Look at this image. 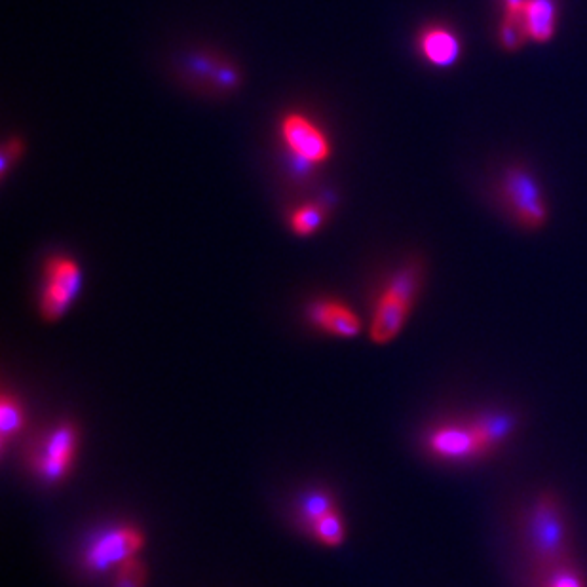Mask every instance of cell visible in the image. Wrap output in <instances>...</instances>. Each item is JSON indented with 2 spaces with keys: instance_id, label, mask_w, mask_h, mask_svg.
Wrapping results in <instances>:
<instances>
[{
  "instance_id": "19",
  "label": "cell",
  "mask_w": 587,
  "mask_h": 587,
  "mask_svg": "<svg viewBox=\"0 0 587 587\" xmlns=\"http://www.w3.org/2000/svg\"><path fill=\"white\" fill-rule=\"evenodd\" d=\"M19 152H21V145H19V141H16V139L10 141V143H6L2 147V175H6L8 166L14 164V160L18 158Z\"/></svg>"
},
{
  "instance_id": "12",
  "label": "cell",
  "mask_w": 587,
  "mask_h": 587,
  "mask_svg": "<svg viewBox=\"0 0 587 587\" xmlns=\"http://www.w3.org/2000/svg\"><path fill=\"white\" fill-rule=\"evenodd\" d=\"M536 587H587L586 576L576 565V561H569L546 570L532 578Z\"/></svg>"
},
{
  "instance_id": "5",
  "label": "cell",
  "mask_w": 587,
  "mask_h": 587,
  "mask_svg": "<svg viewBox=\"0 0 587 587\" xmlns=\"http://www.w3.org/2000/svg\"><path fill=\"white\" fill-rule=\"evenodd\" d=\"M82 285V270L71 257L57 255L44 266L40 314L46 322L61 320L75 303Z\"/></svg>"
},
{
  "instance_id": "13",
  "label": "cell",
  "mask_w": 587,
  "mask_h": 587,
  "mask_svg": "<svg viewBox=\"0 0 587 587\" xmlns=\"http://www.w3.org/2000/svg\"><path fill=\"white\" fill-rule=\"evenodd\" d=\"M310 529L314 532V536L322 542L323 546L327 548H337L344 542V523H342V517L339 512L333 508L327 513H323L320 519H316Z\"/></svg>"
},
{
  "instance_id": "8",
  "label": "cell",
  "mask_w": 587,
  "mask_h": 587,
  "mask_svg": "<svg viewBox=\"0 0 587 587\" xmlns=\"http://www.w3.org/2000/svg\"><path fill=\"white\" fill-rule=\"evenodd\" d=\"M78 447L75 426L63 424L46 437L37 456V472L46 481H59L71 470Z\"/></svg>"
},
{
  "instance_id": "15",
  "label": "cell",
  "mask_w": 587,
  "mask_h": 587,
  "mask_svg": "<svg viewBox=\"0 0 587 587\" xmlns=\"http://www.w3.org/2000/svg\"><path fill=\"white\" fill-rule=\"evenodd\" d=\"M325 221V209L318 204H306L291 213L289 225L297 236H312L322 228Z\"/></svg>"
},
{
  "instance_id": "20",
  "label": "cell",
  "mask_w": 587,
  "mask_h": 587,
  "mask_svg": "<svg viewBox=\"0 0 587 587\" xmlns=\"http://www.w3.org/2000/svg\"><path fill=\"white\" fill-rule=\"evenodd\" d=\"M500 2H502V16H521L529 0H500Z\"/></svg>"
},
{
  "instance_id": "7",
  "label": "cell",
  "mask_w": 587,
  "mask_h": 587,
  "mask_svg": "<svg viewBox=\"0 0 587 587\" xmlns=\"http://www.w3.org/2000/svg\"><path fill=\"white\" fill-rule=\"evenodd\" d=\"M280 132L285 147L304 166H318L331 156V143L327 135L304 114H287Z\"/></svg>"
},
{
  "instance_id": "11",
  "label": "cell",
  "mask_w": 587,
  "mask_h": 587,
  "mask_svg": "<svg viewBox=\"0 0 587 587\" xmlns=\"http://www.w3.org/2000/svg\"><path fill=\"white\" fill-rule=\"evenodd\" d=\"M521 19L531 42L548 44L559 27V0H529Z\"/></svg>"
},
{
  "instance_id": "16",
  "label": "cell",
  "mask_w": 587,
  "mask_h": 587,
  "mask_svg": "<svg viewBox=\"0 0 587 587\" xmlns=\"http://www.w3.org/2000/svg\"><path fill=\"white\" fill-rule=\"evenodd\" d=\"M25 424V417H23V409L18 403V399L12 398L10 394H2V401H0V434L2 439H10L14 434H18L19 430Z\"/></svg>"
},
{
  "instance_id": "9",
  "label": "cell",
  "mask_w": 587,
  "mask_h": 587,
  "mask_svg": "<svg viewBox=\"0 0 587 587\" xmlns=\"http://www.w3.org/2000/svg\"><path fill=\"white\" fill-rule=\"evenodd\" d=\"M418 52L436 69H451L460 61L464 44L453 27L445 23L426 25L417 38Z\"/></svg>"
},
{
  "instance_id": "10",
  "label": "cell",
  "mask_w": 587,
  "mask_h": 587,
  "mask_svg": "<svg viewBox=\"0 0 587 587\" xmlns=\"http://www.w3.org/2000/svg\"><path fill=\"white\" fill-rule=\"evenodd\" d=\"M308 320L329 335L352 339L361 333L358 314L339 301H318L308 308Z\"/></svg>"
},
{
  "instance_id": "18",
  "label": "cell",
  "mask_w": 587,
  "mask_h": 587,
  "mask_svg": "<svg viewBox=\"0 0 587 587\" xmlns=\"http://www.w3.org/2000/svg\"><path fill=\"white\" fill-rule=\"evenodd\" d=\"M329 510H333V506L325 494H310L304 502V513H306V519L310 525Z\"/></svg>"
},
{
  "instance_id": "2",
  "label": "cell",
  "mask_w": 587,
  "mask_h": 587,
  "mask_svg": "<svg viewBox=\"0 0 587 587\" xmlns=\"http://www.w3.org/2000/svg\"><path fill=\"white\" fill-rule=\"evenodd\" d=\"M424 274V265L418 259H411L399 266L384 284L369 327L371 341L375 344H388L403 331L422 291Z\"/></svg>"
},
{
  "instance_id": "4",
  "label": "cell",
  "mask_w": 587,
  "mask_h": 587,
  "mask_svg": "<svg viewBox=\"0 0 587 587\" xmlns=\"http://www.w3.org/2000/svg\"><path fill=\"white\" fill-rule=\"evenodd\" d=\"M496 198L500 208L517 227L529 232L546 227L550 221V204L536 175L521 164L508 166L496 181Z\"/></svg>"
},
{
  "instance_id": "6",
  "label": "cell",
  "mask_w": 587,
  "mask_h": 587,
  "mask_svg": "<svg viewBox=\"0 0 587 587\" xmlns=\"http://www.w3.org/2000/svg\"><path fill=\"white\" fill-rule=\"evenodd\" d=\"M145 538L135 527H114L95 538L84 553L86 567L94 572L118 569L122 563L137 555L143 548Z\"/></svg>"
},
{
  "instance_id": "3",
  "label": "cell",
  "mask_w": 587,
  "mask_h": 587,
  "mask_svg": "<svg viewBox=\"0 0 587 587\" xmlns=\"http://www.w3.org/2000/svg\"><path fill=\"white\" fill-rule=\"evenodd\" d=\"M485 432L479 413L441 420L428 430L424 449L428 455L447 464H475L496 455L493 441Z\"/></svg>"
},
{
  "instance_id": "14",
  "label": "cell",
  "mask_w": 587,
  "mask_h": 587,
  "mask_svg": "<svg viewBox=\"0 0 587 587\" xmlns=\"http://www.w3.org/2000/svg\"><path fill=\"white\" fill-rule=\"evenodd\" d=\"M498 42L506 52L521 50L529 40L521 16H502L498 23Z\"/></svg>"
},
{
  "instance_id": "17",
  "label": "cell",
  "mask_w": 587,
  "mask_h": 587,
  "mask_svg": "<svg viewBox=\"0 0 587 587\" xmlns=\"http://www.w3.org/2000/svg\"><path fill=\"white\" fill-rule=\"evenodd\" d=\"M145 580H147V570L141 561L132 557L116 569L114 587H143Z\"/></svg>"
},
{
  "instance_id": "1",
  "label": "cell",
  "mask_w": 587,
  "mask_h": 587,
  "mask_svg": "<svg viewBox=\"0 0 587 587\" xmlns=\"http://www.w3.org/2000/svg\"><path fill=\"white\" fill-rule=\"evenodd\" d=\"M519 540L532 578L574 561L569 515L557 494L544 491L532 498L521 513Z\"/></svg>"
}]
</instances>
